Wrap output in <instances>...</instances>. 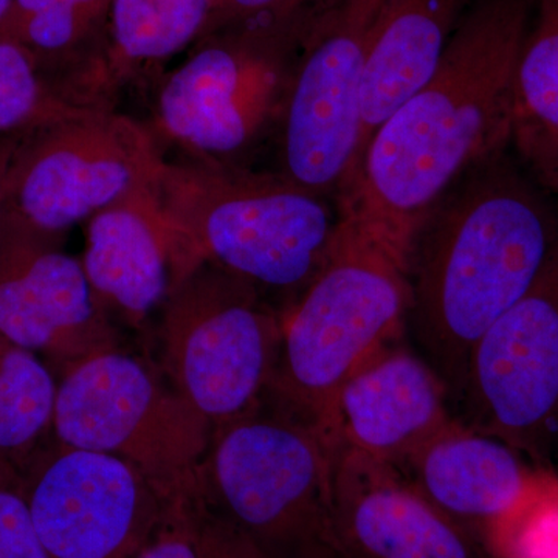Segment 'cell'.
<instances>
[{"mask_svg": "<svg viewBox=\"0 0 558 558\" xmlns=\"http://www.w3.org/2000/svg\"><path fill=\"white\" fill-rule=\"evenodd\" d=\"M196 532L202 558H271L233 521L209 512L207 501L197 505Z\"/></svg>", "mask_w": 558, "mask_h": 558, "instance_id": "26", "label": "cell"}, {"mask_svg": "<svg viewBox=\"0 0 558 558\" xmlns=\"http://www.w3.org/2000/svg\"><path fill=\"white\" fill-rule=\"evenodd\" d=\"M21 470L49 558H135L167 506L159 488L130 462L58 440Z\"/></svg>", "mask_w": 558, "mask_h": 558, "instance_id": "12", "label": "cell"}, {"mask_svg": "<svg viewBox=\"0 0 558 558\" xmlns=\"http://www.w3.org/2000/svg\"><path fill=\"white\" fill-rule=\"evenodd\" d=\"M286 558H347L326 538H315Z\"/></svg>", "mask_w": 558, "mask_h": 558, "instance_id": "29", "label": "cell"}, {"mask_svg": "<svg viewBox=\"0 0 558 558\" xmlns=\"http://www.w3.org/2000/svg\"><path fill=\"white\" fill-rule=\"evenodd\" d=\"M154 191L196 263L263 290L303 292L328 253L339 216L326 197L277 172L180 156L161 161Z\"/></svg>", "mask_w": 558, "mask_h": 558, "instance_id": "4", "label": "cell"}, {"mask_svg": "<svg viewBox=\"0 0 558 558\" xmlns=\"http://www.w3.org/2000/svg\"><path fill=\"white\" fill-rule=\"evenodd\" d=\"M458 405L459 421L548 468L558 433V238L531 288L470 352Z\"/></svg>", "mask_w": 558, "mask_h": 558, "instance_id": "11", "label": "cell"}, {"mask_svg": "<svg viewBox=\"0 0 558 558\" xmlns=\"http://www.w3.org/2000/svg\"><path fill=\"white\" fill-rule=\"evenodd\" d=\"M161 340L174 388L218 427L269 391L282 314L247 279L205 260L165 301Z\"/></svg>", "mask_w": 558, "mask_h": 558, "instance_id": "9", "label": "cell"}, {"mask_svg": "<svg viewBox=\"0 0 558 558\" xmlns=\"http://www.w3.org/2000/svg\"><path fill=\"white\" fill-rule=\"evenodd\" d=\"M510 149L558 202V0H534L517 65Z\"/></svg>", "mask_w": 558, "mask_h": 558, "instance_id": "19", "label": "cell"}, {"mask_svg": "<svg viewBox=\"0 0 558 558\" xmlns=\"http://www.w3.org/2000/svg\"><path fill=\"white\" fill-rule=\"evenodd\" d=\"M326 539L347 558H492L398 468L336 439Z\"/></svg>", "mask_w": 558, "mask_h": 558, "instance_id": "14", "label": "cell"}, {"mask_svg": "<svg viewBox=\"0 0 558 558\" xmlns=\"http://www.w3.org/2000/svg\"><path fill=\"white\" fill-rule=\"evenodd\" d=\"M81 264L102 310L134 325L163 307L180 279L199 266L165 215L154 182L87 220Z\"/></svg>", "mask_w": 558, "mask_h": 558, "instance_id": "16", "label": "cell"}, {"mask_svg": "<svg viewBox=\"0 0 558 558\" xmlns=\"http://www.w3.org/2000/svg\"><path fill=\"white\" fill-rule=\"evenodd\" d=\"M311 2L312 0H216L199 39L233 25L289 20Z\"/></svg>", "mask_w": 558, "mask_h": 558, "instance_id": "27", "label": "cell"}, {"mask_svg": "<svg viewBox=\"0 0 558 558\" xmlns=\"http://www.w3.org/2000/svg\"><path fill=\"white\" fill-rule=\"evenodd\" d=\"M473 3L384 0L363 78L359 156L373 132L435 73L454 28Z\"/></svg>", "mask_w": 558, "mask_h": 558, "instance_id": "18", "label": "cell"}, {"mask_svg": "<svg viewBox=\"0 0 558 558\" xmlns=\"http://www.w3.org/2000/svg\"><path fill=\"white\" fill-rule=\"evenodd\" d=\"M414 253L354 220L339 218L328 253L282 314V343L269 391L329 433L340 388L402 340Z\"/></svg>", "mask_w": 558, "mask_h": 558, "instance_id": "3", "label": "cell"}, {"mask_svg": "<svg viewBox=\"0 0 558 558\" xmlns=\"http://www.w3.org/2000/svg\"><path fill=\"white\" fill-rule=\"evenodd\" d=\"M0 332L60 363L62 371L116 349V333L95 299L81 259L62 236L0 218Z\"/></svg>", "mask_w": 558, "mask_h": 558, "instance_id": "13", "label": "cell"}, {"mask_svg": "<svg viewBox=\"0 0 558 558\" xmlns=\"http://www.w3.org/2000/svg\"><path fill=\"white\" fill-rule=\"evenodd\" d=\"M211 427L178 389L108 349L64 369L51 432L64 446L130 462L168 501L201 490L193 472L209 449Z\"/></svg>", "mask_w": 558, "mask_h": 558, "instance_id": "7", "label": "cell"}, {"mask_svg": "<svg viewBox=\"0 0 558 558\" xmlns=\"http://www.w3.org/2000/svg\"><path fill=\"white\" fill-rule=\"evenodd\" d=\"M259 407L216 427L211 492L222 515L286 558L326 538L333 438L284 403Z\"/></svg>", "mask_w": 558, "mask_h": 558, "instance_id": "8", "label": "cell"}, {"mask_svg": "<svg viewBox=\"0 0 558 558\" xmlns=\"http://www.w3.org/2000/svg\"><path fill=\"white\" fill-rule=\"evenodd\" d=\"M480 542L492 558H558V473L534 465L519 498Z\"/></svg>", "mask_w": 558, "mask_h": 558, "instance_id": "23", "label": "cell"}, {"mask_svg": "<svg viewBox=\"0 0 558 558\" xmlns=\"http://www.w3.org/2000/svg\"><path fill=\"white\" fill-rule=\"evenodd\" d=\"M201 497L175 495L165 506L160 523L135 558H202L196 532Z\"/></svg>", "mask_w": 558, "mask_h": 558, "instance_id": "25", "label": "cell"}, {"mask_svg": "<svg viewBox=\"0 0 558 558\" xmlns=\"http://www.w3.org/2000/svg\"><path fill=\"white\" fill-rule=\"evenodd\" d=\"M11 2H13V0H0V22H2L3 17L9 13Z\"/></svg>", "mask_w": 558, "mask_h": 558, "instance_id": "30", "label": "cell"}, {"mask_svg": "<svg viewBox=\"0 0 558 558\" xmlns=\"http://www.w3.org/2000/svg\"><path fill=\"white\" fill-rule=\"evenodd\" d=\"M534 0H475L424 86L371 135L339 193V218L416 252L470 168L510 149L515 75Z\"/></svg>", "mask_w": 558, "mask_h": 558, "instance_id": "1", "label": "cell"}, {"mask_svg": "<svg viewBox=\"0 0 558 558\" xmlns=\"http://www.w3.org/2000/svg\"><path fill=\"white\" fill-rule=\"evenodd\" d=\"M557 238L553 199L509 150L470 168L433 209L414 252L409 322L451 405L476 341L531 288Z\"/></svg>", "mask_w": 558, "mask_h": 558, "instance_id": "2", "label": "cell"}, {"mask_svg": "<svg viewBox=\"0 0 558 558\" xmlns=\"http://www.w3.org/2000/svg\"><path fill=\"white\" fill-rule=\"evenodd\" d=\"M532 468L519 451L458 417L398 465L422 495L478 539L519 498Z\"/></svg>", "mask_w": 558, "mask_h": 558, "instance_id": "17", "label": "cell"}, {"mask_svg": "<svg viewBox=\"0 0 558 558\" xmlns=\"http://www.w3.org/2000/svg\"><path fill=\"white\" fill-rule=\"evenodd\" d=\"M58 384L49 366L0 332V459L20 470L53 427Z\"/></svg>", "mask_w": 558, "mask_h": 558, "instance_id": "21", "label": "cell"}, {"mask_svg": "<svg viewBox=\"0 0 558 558\" xmlns=\"http://www.w3.org/2000/svg\"><path fill=\"white\" fill-rule=\"evenodd\" d=\"M216 0H110L105 64L113 92L199 39Z\"/></svg>", "mask_w": 558, "mask_h": 558, "instance_id": "20", "label": "cell"}, {"mask_svg": "<svg viewBox=\"0 0 558 558\" xmlns=\"http://www.w3.org/2000/svg\"><path fill=\"white\" fill-rule=\"evenodd\" d=\"M299 16L197 39L185 61L157 81V140L174 143L189 159L244 167L242 156L277 128Z\"/></svg>", "mask_w": 558, "mask_h": 558, "instance_id": "5", "label": "cell"}, {"mask_svg": "<svg viewBox=\"0 0 558 558\" xmlns=\"http://www.w3.org/2000/svg\"><path fill=\"white\" fill-rule=\"evenodd\" d=\"M454 417L438 373L399 340L344 381L330 413L329 435L398 468Z\"/></svg>", "mask_w": 558, "mask_h": 558, "instance_id": "15", "label": "cell"}, {"mask_svg": "<svg viewBox=\"0 0 558 558\" xmlns=\"http://www.w3.org/2000/svg\"><path fill=\"white\" fill-rule=\"evenodd\" d=\"M384 0H312L274 135L277 174L322 197L339 193L357 159L362 89Z\"/></svg>", "mask_w": 558, "mask_h": 558, "instance_id": "6", "label": "cell"}, {"mask_svg": "<svg viewBox=\"0 0 558 558\" xmlns=\"http://www.w3.org/2000/svg\"><path fill=\"white\" fill-rule=\"evenodd\" d=\"M28 132L31 131L0 134V213H2L3 194H5L11 167Z\"/></svg>", "mask_w": 558, "mask_h": 558, "instance_id": "28", "label": "cell"}, {"mask_svg": "<svg viewBox=\"0 0 558 558\" xmlns=\"http://www.w3.org/2000/svg\"><path fill=\"white\" fill-rule=\"evenodd\" d=\"M94 108L47 75L16 40L0 36V134L49 126Z\"/></svg>", "mask_w": 558, "mask_h": 558, "instance_id": "22", "label": "cell"}, {"mask_svg": "<svg viewBox=\"0 0 558 558\" xmlns=\"http://www.w3.org/2000/svg\"><path fill=\"white\" fill-rule=\"evenodd\" d=\"M163 159L156 134L116 108L57 121L25 135L7 180L0 218L64 236L150 185Z\"/></svg>", "mask_w": 558, "mask_h": 558, "instance_id": "10", "label": "cell"}, {"mask_svg": "<svg viewBox=\"0 0 558 558\" xmlns=\"http://www.w3.org/2000/svg\"><path fill=\"white\" fill-rule=\"evenodd\" d=\"M0 558H49L20 470L0 459Z\"/></svg>", "mask_w": 558, "mask_h": 558, "instance_id": "24", "label": "cell"}]
</instances>
